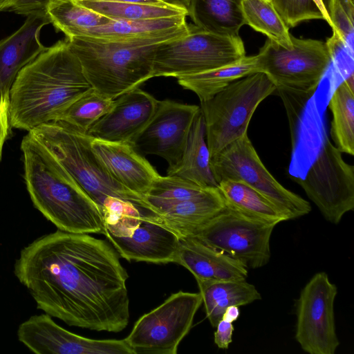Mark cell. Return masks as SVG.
I'll return each instance as SVG.
<instances>
[{
  "label": "cell",
  "instance_id": "cell-1",
  "mask_svg": "<svg viewBox=\"0 0 354 354\" xmlns=\"http://www.w3.org/2000/svg\"><path fill=\"white\" fill-rule=\"evenodd\" d=\"M14 274L38 309L69 326L117 333L128 325L129 276L104 240L57 230L20 251Z\"/></svg>",
  "mask_w": 354,
  "mask_h": 354
},
{
  "label": "cell",
  "instance_id": "cell-2",
  "mask_svg": "<svg viewBox=\"0 0 354 354\" xmlns=\"http://www.w3.org/2000/svg\"><path fill=\"white\" fill-rule=\"evenodd\" d=\"M91 88L66 38L59 40L18 73L10 91V124L30 131L55 121Z\"/></svg>",
  "mask_w": 354,
  "mask_h": 354
},
{
  "label": "cell",
  "instance_id": "cell-3",
  "mask_svg": "<svg viewBox=\"0 0 354 354\" xmlns=\"http://www.w3.org/2000/svg\"><path fill=\"white\" fill-rule=\"evenodd\" d=\"M21 150L26 188L35 207L61 231L102 233L98 206L52 153L30 132L23 138Z\"/></svg>",
  "mask_w": 354,
  "mask_h": 354
},
{
  "label": "cell",
  "instance_id": "cell-4",
  "mask_svg": "<svg viewBox=\"0 0 354 354\" xmlns=\"http://www.w3.org/2000/svg\"><path fill=\"white\" fill-rule=\"evenodd\" d=\"M66 39L87 81L104 97L114 100L153 77L154 55L160 43L112 41L89 36Z\"/></svg>",
  "mask_w": 354,
  "mask_h": 354
},
{
  "label": "cell",
  "instance_id": "cell-5",
  "mask_svg": "<svg viewBox=\"0 0 354 354\" xmlns=\"http://www.w3.org/2000/svg\"><path fill=\"white\" fill-rule=\"evenodd\" d=\"M28 132L62 163L100 211L108 198L116 197L156 213L145 197L124 187L103 167L91 149L93 138L86 133L59 121L40 124Z\"/></svg>",
  "mask_w": 354,
  "mask_h": 354
},
{
  "label": "cell",
  "instance_id": "cell-6",
  "mask_svg": "<svg viewBox=\"0 0 354 354\" xmlns=\"http://www.w3.org/2000/svg\"><path fill=\"white\" fill-rule=\"evenodd\" d=\"M101 212L102 234L122 257L154 263L175 262L180 238L157 214L116 197L108 198Z\"/></svg>",
  "mask_w": 354,
  "mask_h": 354
},
{
  "label": "cell",
  "instance_id": "cell-7",
  "mask_svg": "<svg viewBox=\"0 0 354 354\" xmlns=\"http://www.w3.org/2000/svg\"><path fill=\"white\" fill-rule=\"evenodd\" d=\"M276 91L263 72L238 79L212 98L201 102L210 158L248 133L251 118L259 104Z\"/></svg>",
  "mask_w": 354,
  "mask_h": 354
},
{
  "label": "cell",
  "instance_id": "cell-8",
  "mask_svg": "<svg viewBox=\"0 0 354 354\" xmlns=\"http://www.w3.org/2000/svg\"><path fill=\"white\" fill-rule=\"evenodd\" d=\"M287 48L268 39L257 55L260 72L266 73L276 91L312 95L332 64L326 42L291 35Z\"/></svg>",
  "mask_w": 354,
  "mask_h": 354
},
{
  "label": "cell",
  "instance_id": "cell-9",
  "mask_svg": "<svg viewBox=\"0 0 354 354\" xmlns=\"http://www.w3.org/2000/svg\"><path fill=\"white\" fill-rule=\"evenodd\" d=\"M245 56L239 35L223 36L189 26L185 35L158 44L153 77L177 78L199 73L236 62Z\"/></svg>",
  "mask_w": 354,
  "mask_h": 354
},
{
  "label": "cell",
  "instance_id": "cell-10",
  "mask_svg": "<svg viewBox=\"0 0 354 354\" xmlns=\"http://www.w3.org/2000/svg\"><path fill=\"white\" fill-rule=\"evenodd\" d=\"M210 166L217 183L227 180L245 183L276 205L288 220L311 211L308 201L285 188L268 171L248 133L211 158Z\"/></svg>",
  "mask_w": 354,
  "mask_h": 354
},
{
  "label": "cell",
  "instance_id": "cell-11",
  "mask_svg": "<svg viewBox=\"0 0 354 354\" xmlns=\"http://www.w3.org/2000/svg\"><path fill=\"white\" fill-rule=\"evenodd\" d=\"M275 226L225 207L188 237L224 252L248 269H257L270 259V238Z\"/></svg>",
  "mask_w": 354,
  "mask_h": 354
},
{
  "label": "cell",
  "instance_id": "cell-12",
  "mask_svg": "<svg viewBox=\"0 0 354 354\" xmlns=\"http://www.w3.org/2000/svg\"><path fill=\"white\" fill-rule=\"evenodd\" d=\"M202 303L200 292L174 293L142 315L124 339L133 354H176Z\"/></svg>",
  "mask_w": 354,
  "mask_h": 354
},
{
  "label": "cell",
  "instance_id": "cell-13",
  "mask_svg": "<svg viewBox=\"0 0 354 354\" xmlns=\"http://www.w3.org/2000/svg\"><path fill=\"white\" fill-rule=\"evenodd\" d=\"M326 138L304 177L295 178L328 222L338 224L354 209V167Z\"/></svg>",
  "mask_w": 354,
  "mask_h": 354
},
{
  "label": "cell",
  "instance_id": "cell-14",
  "mask_svg": "<svg viewBox=\"0 0 354 354\" xmlns=\"http://www.w3.org/2000/svg\"><path fill=\"white\" fill-rule=\"evenodd\" d=\"M337 288L324 272L316 273L301 290L297 303L295 339L309 354H334L339 345L334 302Z\"/></svg>",
  "mask_w": 354,
  "mask_h": 354
},
{
  "label": "cell",
  "instance_id": "cell-15",
  "mask_svg": "<svg viewBox=\"0 0 354 354\" xmlns=\"http://www.w3.org/2000/svg\"><path fill=\"white\" fill-rule=\"evenodd\" d=\"M199 106L166 99L158 100L151 119L131 142L140 155H155L165 159L173 169L184 152Z\"/></svg>",
  "mask_w": 354,
  "mask_h": 354
},
{
  "label": "cell",
  "instance_id": "cell-16",
  "mask_svg": "<svg viewBox=\"0 0 354 354\" xmlns=\"http://www.w3.org/2000/svg\"><path fill=\"white\" fill-rule=\"evenodd\" d=\"M18 340L37 354H133L124 339H93L71 333L46 313L22 322Z\"/></svg>",
  "mask_w": 354,
  "mask_h": 354
},
{
  "label": "cell",
  "instance_id": "cell-17",
  "mask_svg": "<svg viewBox=\"0 0 354 354\" xmlns=\"http://www.w3.org/2000/svg\"><path fill=\"white\" fill-rule=\"evenodd\" d=\"M157 102L139 87L126 92L113 100L109 111L86 134L95 139L131 145L151 119Z\"/></svg>",
  "mask_w": 354,
  "mask_h": 354
},
{
  "label": "cell",
  "instance_id": "cell-18",
  "mask_svg": "<svg viewBox=\"0 0 354 354\" xmlns=\"http://www.w3.org/2000/svg\"><path fill=\"white\" fill-rule=\"evenodd\" d=\"M48 24L47 12L30 14L17 31L0 40V104H9L10 91L19 71L46 49L39 34Z\"/></svg>",
  "mask_w": 354,
  "mask_h": 354
},
{
  "label": "cell",
  "instance_id": "cell-19",
  "mask_svg": "<svg viewBox=\"0 0 354 354\" xmlns=\"http://www.w3.org/2000/svg\"><path fill=\"white\" fill-rule=\"evenodd\" d=\"M91 147L97 159L117 181L145 198L160 176L129 143L93 138Z\"/></svg>",
  "mask_w": 354,
  "mask_h": 354
},
{
  "label": "cell",
  "instance_id": "cell-20",
  "mask_svg": "<svg viewBox=\"0 0 354 354\" xmlns=\"http://www.w3.org/2000/svg\"><path fill=\"white\" fill-rule=\"evenodd\" d=\"M187 16L183 15L133 20H112L106 24L87 30L80 36L112 41H151L162 43L189 32Z\"/></svg>",
  "mask_w": 354,
  "mask_h": 354
},
{
  "label": "cell",
  "instance_id": "cell-21",
  "mask_svg": "<svg viewBox=\"0 0 354 354\" xmlns=\"http://www.w3.org/2000/svg\"><path fill=\"white\" fill-rule=\"evenodd\" d=\"M175 263L187 269L196 281H242L248 275L241 262L192 237L180 239Z\"/></svg>",
  "mask_w": 354,
  "mask_h": 354
},
{
  "label": "cell",
  "instance_id": "cell-22",
  "mask_svg": "<svg viewBox=\"0 0 354 354\" xmlns=\"http://www.w3.org/2000/svg\"><path fill=\"white\" fill-rule=\"evenodd\" d=\"M225 207L218 187H212L195 197L174 205L165 210L160 218L180 239L185 238Z\"/></svg>",
  "mask_w": 354,
  "mask_h": 354
},
{
  "label": "cell",
  "instance_id": "cell-23",
  "mask_svg": "<svg viewBox=\"0 0 354 354\" xmlns=\"http://www.w3.org/2000/svg\"><path fill=\"white\" fill-rule=\"evenodd\" d=\"M210 154L206 141L205 127L201 111L192 125L187 142L179 162L167 171L203 187H217L210 166Z\"/></svg>",
  "mask_w": 354,
  "mask_h": 354
},
{
  "label": "cell",
  "instance_id": "cell-24",
  "mask_svg": "<svg viewBox=\"0 0 354 354\" xmlns=\"http://www.w3.org/2000/svg\"><path fill=\"white\" fill-rule=\"evenodd\" d=\"M187 15L199 29L223 36H238L245 24L242 0H189Z\"/></svg>",
  "mask_w": 354,
  "mask_h": 354
},
{
  "label": "cell",
  "instance_id": "cell-25",
  "mask_svg": "<svg viewBox=\"0 0 354 354\" xmlns=\"http://www.w3.org/2000/svg\"><path fill=\"white\" fill-rule=\"evenodd\" d=\"M196 281L207 317L214 328L227 307L245 306L261 299L256 287L245 280Z\"/></svg>",
  "mask_w": 354,
  "mask_h": 354
},
{
  "label": "cell",
  "instance_id": "cell-26",
  "mask_svg": "<svg viewBox=\"0 0 354 354\" xmlns=\"http://www.w3.org/2000/svg\"><path fill=\"white\" fill-rule=\"evenodd\" d=\"M260 72L257 56L241 59L205 72L177 77L183 88L194 92L201 102L212 98L234 81Z\"/></svg>",
  "mask_w": 354,
  "mask_h": 354
},
{
  "label": "cell",
  "instance_id": "cell-27",
  "mask_svg": "<svg viewBox=\"0 0 354 354\" xmlns=\"http://www.w3.org/2000/svg\"><path fill=\"white\" fill-rule=\"evenodd\" d=\"M218 189L225 206L244 216L275 225L288 220L272 202L243 183L222 180Z\"/></svg>",
  "mask_w": 354,
  "mask_h": 354
},
{
  "label": "cell",
  "instance_id": "cell-28",
  "mask_svg": "<svg viewBox=\"0 0 354 354\" xmlns=\"http://www.w3.org/2000/svg\"><path fill=\"white\" fill-rule=\"evenodd\" d=\"M332 113L330 134L342 152L354 155V80L351 73L336 87L328 102Z\"/></svg>",
  "mask_w": 354,
  "mask_h": 354
},
{
  "label": "cell",
  "instance_id": "cell-29",
  "mask_svg": "<svg viewBox=\"0 0 354 354\" xmlns=\"http://www.w3.org/2000/svg\"><path fill=\"white\" fill-rule=\"evenodd\" d=\"M50 24L66 38L80 36L112 20L80 3L77 0H55L47 8Z\"/></svg>",
  "mask_w": 354,
  "mask_h": 354
},
{
  "label": "cell",
  "instance_id": "cell-30",
  "mask_svg": "<svg viewBox=\"0 0 354 354\" xmlns=\"http://www.w3.org/2000/svg\"><path fill=\"white\" fill-rule=\"evenodd\" d=\"M84 6L111 20H133L177 15H187V11L165 5L97 0H77Z\"/></svg>",
  "mask_w": 354,
  "mask_h": 354
},
{
  "label": "cell",
  "instance_id": "cell-31",
  "mask_svg": "<svg viewBox=\"0 0 354 354\" xmlns=\"http://www.w3.org/2000/svg\"><path fill=\"white\" fill-rule=\"evenodd\" d=\"M242 10L245 24L282 46L291 48L292 35L271 1L242 0Z\"/></svg>",
  "mask_w": 354,
  "mask_h": 354
},
{
  "label": "cell",
  "instance_id": "cell-32",
  "mask_svg": "<svg viewBox=\"0 0 354 354\" xmlns=\"http://www.w3.org/2000/svg\"><path fill=\"white\" fill-rule=\"evenodd\" d=\"M212 187H203L175 175L160 176L145 196L149 205L160 216L168 208L195 197Z\"/></svg>",
  "mask_w": 354,
  "mask_h": 354
},
{
  "label": "cell",
  "instance_id": "cell-33",
  "mask_svg": "<svg viewBox=\"0 0 354 354\" xmlns=\"http://www.w3.org/2000/svg\"><path fill=\"white\" fill-rule=\"evenodd\" d=\"M113 100L104 97L93 88L72 103L55 121L66 123L86 133L88 129L109 111Z\"/></svg>",
  "mask_w": 354,
  "mask_h": 354
},
{
  "label": "cell",
  "instance_id": "cell-34",
  "mask_svg": "<svg viewBox=\"0 0 354 354\" xmlns=\"http://www.w3.org/2000/svg\"><path fill=\"white\" fill-rule=\"evenodd\" d=\"M271 3L289 29L303 21L324 19L315 0H272Z\"/></svg>",
  "mask_w": 354,
  "mask_h": 354
},
{
  "label": "cell",
  "instance_id": "cell-35",
  "mask_svg": "<svg viewBox=\"0 0 354 354\" xmlns=\"http://www.w3.org/2000/svg\"><path fill=\"white\" fill-rule=\"evenodd\" d=\"M354 1L335 0L333 12L332 29L333 35L349 47H353Z\"/></svg>",
  "mask_w": 354,
  "mask_h": 354
},
{
  "label": "cell",
  "instance_id": "cell-36",
  "mask_svg": "<svg viewBox=\"0 0 354 354\" xmlns=\"http://www.w3.org/2000/svg\"><path fill=\"white\" fill-rule=\"evenodd\" d=\"M55 0H0V12H12L28 16L47 12L49 4Z\"/></svg>",
  "mask_w": 354,
  "mask_h": 354
},
{
  "label": "cell",
  "instance_id": "cell-37",
  "mask_svg": "<svg viewBox=\"0 0 354 354\" xmlns=\"http://www.w3.org/2000/svg\"><path fill=\"white\" fill-rule=\"evenodd\" d=\"M214 333V343L221 349H227L232 342L234 332L233 323L221 319L216 326Z\"/></svg>",
  "mask_w": 354,
  "mask_h": 354
},
{
  "label": "cell",
  "instance_id": "cell-38",
  "mask_svg": "<svg viewBox=\"0 0 354 354\" xmlns=\"http://www.w3.org/2000/svg\"><path fill=\"white\" fill-rule=\"evenodd\" d=\"M8 103L0 104V161L1 160L3 144L7 138L10 120Z\"/></svg>",
  "mask_w": 354,
  "mask_h": 354
},
{
  "label": "cell",
  "instance_id": "cell-39",
  "mask_svg": "<svg viewBox=\"0 0 354 354\" xmlns=\"http://www.w3.org/2000/svg\"><path fill=\"white\" fill-rule=\"evenodd\" d=\"M322 10L324 20L332 27L333 12L335 0H315Z\"/></svg>",
  "mask_w": 354,
  "mask_h": 354
},
{
  "label": "cell",
  "instance_id": "cell-40",
  "mask_svg": "<svg viewBox=\"0 0 354 354\" xmlns=\"http://www.w3.org/2000/svg\"><path fill=\"white\" fill-rule=\"evenodd\" d=\"M240 315V309L238 306H230L223 312L222 319L233 323L238 319Z\"/></svg>",
  "mask_w": 354,
  "mask_h": 354
},
{
  "label": "cell",
  "instance_id": "cell-41",
  "mask_svg": "<svg viewBox=\"0 0 354 354\" xmlns=\"http://www.w3.org/2000/svg\"><path fill=\"white\" fill-rule=\"evenodd\" d=\"M163 3L187 11L189 0H159Z\"/></svg>",
  "mask_w": 354,
  "mask_h": 354
},
{
  "label": "cell",
  "instance_id": "cell-42",
  "mask_svg": "<svg viewBox=\"0 0 354 354\" xmlns=\"http://www.w3.org/2000/svg\"><path fill=\"white\" fill-rule=\"evenodd\" d=\"M97 1L131 2V3H146V4H158V5L165 4L159 0H97Z\"/></svg>",
  "mask_w": 354,
  "mask_h": 354
},
{
  "label": "cell",
  "instance_id": "cell-43",
  "mask_svg": "<svg viewBox=\"0 0 354 354\" xmlns=\"http://www.w3.org/2000/svg\"><path fill=\"white\" fill-rule=\"evenodd\" d=\"M268 1H271L272 0H268Z\"/></svg>",
  "mask_w": 354,
  "mask_h": 354
},
{
  "label": "cell",
  "instance_id": "cell-44",
  "mask_svg": "<svg viewBox=\"0 0 354 354\" xmlns=\"http://www.w3.org/2000/svg\"><path fill=\"white\" fill-rule=\"evenodd\" d=\"M351 1H354V0H351Z\"/></svg>",
  "mask_w": 354,
  "mask_h": 354
}]
</instances>
